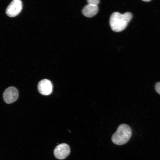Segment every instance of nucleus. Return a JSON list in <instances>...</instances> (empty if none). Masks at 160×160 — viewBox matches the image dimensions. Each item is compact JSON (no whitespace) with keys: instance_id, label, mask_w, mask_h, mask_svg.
<instances>
[{"instance_id":"obj_1","label":"nucleus","mask_w":160,"mask_h":160,"mask_svg":"<svg viewBox=\"0 0 160 160\" xmlns=\"http://www.w3.org/2000/svg\"><path fill=\"white\" fill-rule=\"evenodd\" d=\"M132 15L129 12L123 14L115 12L111 15L110 25L113 31L116 32L121 31L127 27L132 18Z\"/></svg>"},{"instance_id":"obj_2","label":"nucleus","mask_w":160,"mask_h":160,"mask_svg":"<svg viewBox=\"0 0 160 160\" xmlns=\"http://www.w3.org/2000/svg\"><path fill=\"white\" fill-rule=\"evenodd\" d=\"M132 134L130 127L125 124L120 125L112 137V141L114 144L121 145L126 143L130 139Z\"/></svg>"},{"instance_id":"obj_3","label":"nucleus","mask_w":160,"mask_h":160,"mask_svg":"<svg viewBox=\"0 0 160 160\" xmlns=\"http://www.w3.org/2000/svg\"><path fill=\"white\" fill-rule=\"evenodd\" d=\"M22 8V3L21 1L14 0L10 3L7 7L6 13L9 17H15L20 13Z\"/></svg>"},{"instance_id":"obj_4","label":"nucleus","mask_w":160,"mask_h":160,"mask_svg":"<svg viewBox=\"0 0 160 160\" xmlns=\"http://www.w3.org/2000/svg\"><path fill=\"white\" fill-rule=\"evenodd\" d=\"M18 95L17 89L14 87H10L6 89L4 92L3 98L6 103L10 104L17 100Z\"/></svg>"},{"instance_id":"obj_5","label":"nucleus","mask_w":160,"mask_h":160,"mask_svg":"<svg viewBox=\"0 0 160 160\" xmlns=\"http://www.w3.org/2000/svg\"><path fill=\"white\" fill-rule=\"evenodd\" d=\"M71 150L69 146L63 143L57 145L54 150V154L56 158L59 159L66 158L69 154Z\"/></svg>"},{"instance_id":"obj_6","label":"nucleus","mask_w":160,"mask_h":160,"mask_svg":"<svg viewBox=\"0 0 160 160\" xmlns=\"http://www.w3.org/2000/svg\"><path fill=\"white\" fill-rule=\"evenodd\" d=\"M38 89L39 92L42 95H47L50 94L52 91V85L49 80L44 79L39 83Z\"/></svg>"},{"instance_id":"obj_7","label":"nucleus","mask_w":160,"mask_h":160,"mask_svg":"<svg viewBox=\"0 0 160 160\" xmlns=\"http://www.w3.org/2000/svg\"><path fill=\"white\" fill-rule=\"evenodd\" d=\"M97 6L88 4L85 6L82 10V13L87 17H91L95 15L98 11Z\"/></svg>"},{"instance_id":"obj_8","label":"nucleus","mask_w":160,"mask_h":160,"mask_svg":"<svg viewBox=\"0 0 160 160\" xmlns=\"http://www.w3.org/2000/svg\"><path fill=\"white\" fill-rule=\"evenodd\" d=\"M87 2L89 4L97 6L99 3L100 1L99 0H88L87 1Z\"/></svg>"},{"instance_id":"obj_9","label":"nucleus","mask_w":160,"mask_h":160,"mask_svg":"<svg viewBox=\"0 0 160 160\" xmlns=\"http://www.w3.org/2000/svg\"><path fill=\"white\" fill-rule=\"evenodd\" d=\"M155 89L156 92L160 94V82L157 83L155 86Z\"/></svg>"},{"instance_id":"obj_10","label":"nucleus","mask_w":160,"mask_h":160,"mask_svg":"<svg viewBox=\"0 0 160 160\" xmlns=\"http://www.w3.org/2000/svg\"><path fill=\"white\" fill-rule=\"evenodd\" d=\"M143 1H144L148 2V1H150L151 0H143Z\"/></svg>"}]
</instances>
